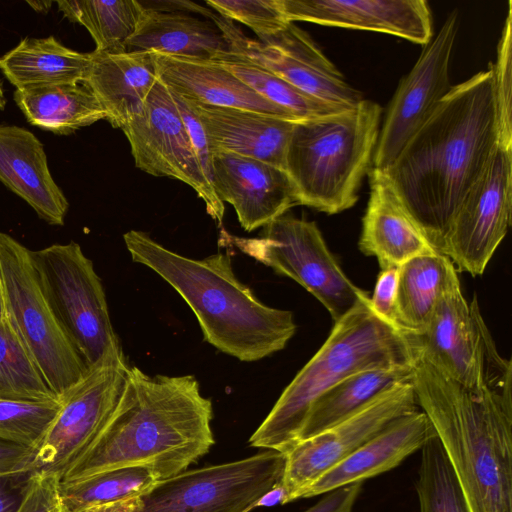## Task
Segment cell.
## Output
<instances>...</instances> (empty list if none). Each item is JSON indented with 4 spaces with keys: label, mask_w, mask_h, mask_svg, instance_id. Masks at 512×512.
<instances>
[{
    "label": "cell",
    "mask_w": 512,
    "mask_h": 512,
    "mask_svg": "<svg viewBox=\"0 0 512 512\" xmlns=\"http://www.w3.org/2000/svg\"><path fill=\"white\" fill-rule=\"evenodd\" d=\"M381 115L379 104L362 99L352 108L296 122L285 170L299 205L327 214L354 206L372 163Z\"/></svg>",
    "instance_id": "cell-6"
},
{
    "label": "cell",
    "mask_w": 512,
    "mask_h": 512,
    "mask_svg": "<svg viewBox=\"0 0 512 512\" xmlns=\"http://www.w3.org/2000/svg\"><path fill=\"white\" fill-rule=\"evenodd\" d=\"M129 366L122 347L115 349L60 398L61 407L34 458L35 473L61 481L89 450L117 406Z\"/></svg>",
    "instance_id": "cell-12"
},
{
    "label": "cell",
    "mask_w": 512,
    "mask_h": 512,
    "mask_svg": "<svg viewBox=\"0 0 512 512\" xmlns=\"http://www.w3.org/2000/svg\"><path fill=\"white\" fill-rule=\"evenodd\" d=\"M411 379L412 366L368 370L344 379L312 404L297 443L351 416L392 386Z\"/></svg>",
    "instance_id": "cell-31"
},
{
    "label": "cell",
    "mask_w": 512,
    "mask_h": 512,
    "mask_svg": "<svg viewBox=\"0 0 512 512\" xmlns=\"http://www.w3.org/2000/svg\"><path fill=\"white\" fill-rule=\"evenodd\" d=\"M56 4L70 22L87 29L94 51L112 54L128 51L127 43L145 10L136 0H58Z\"/></svg>",
    "instance_id": "cell-32"
},
{
    "label": "cell",
    "mask_w": 512,
    "mask_h": 512,
    "mask_svg": "<svg viewBox=\"0 0 512 512\" xmlns=\"http://www.w3.org/2000/svg\"><path fill=\"white\" fill-rule=\"evenodd\" d=\"M60 407V401L0 399V439L38 450Z\"/></svg>",
    "instance_id": "cell-36"
},
{
    "label": "cell",
    "mask_w": 512,
    "mask_h": 512,
    "mask_svg": "<svg viewBox=\"0 0 512 512\" xmlns=\"http://www.w3.org/2000/svg\"><path fill=\"white\" fill-rule=\"evenodd\" d=\"M412 362L405 334L374 311L369 295L361 298L335 321L325 343L284 389L249 444L286 453L297 443L312 404L327 390L360 372L411 367Z\"/></svg>",
    "instance_id": "cell-5"
},
{
    "label": "cell",
    "mask_w": 512,
    "mask_h": 512,
    "mask_svg": "<svg viewBox=\"0 0 512 512\" xmlns=\"http://www.w3.org/2000/svg\"><path fill=\"white\" fill-rule=\"evenodd\" d=\"M0 399L60 401L7 318L0 321Z\"/></svg>",
    "instance_id": "cell-34"
},
{
    "label": "cell",
    "mask_w": 512,
    "mask_h": 512,
    "mask_svg": "<svg viewBox=\"0 0 512 512\" xmlns=\"http://www.w3.org/2000/svg\"><path fill=\"white\" fill-rule=\"evenodd\" d=\"M127 47L202 60L229 51L228 43L214 23L146 6Z\"/></svg>",
    "instance_id": "cell-27"
},
{
    "label": "cell",
    "mask_w": 512,
    "mask_h": 512,
    "mask_svg": "<svg viewBox=\"0 0 512 512\" xmlns=\"http://www.w3.org/2000/svg\"><path fill=\"white\" fill-rule=\"evenodd\" d=\"M33 470L0 474V512H17L30 486Z\"/></svg>",
    "instance_id": "cell-41"
},
{
    "label": "cell",
    "mask_w": 512,
    "mask_h": 512,
    "mask_svg": "<svg viewBox=\"0 0 512 512\" xmlns=\"http://www.w3.org/2000/svg\"><path fill=\"white\" fill-rule=\"evenodd\" d=\"M457 31L458 13L454 10L399 84L379 131L373 169L386 171L393 164L449 92V63Z\"/></svg>",
    "instance_id": "cell-17"
},
{
    "label": "cell",
    "mask_w": 512,
    "mask_h": 512,
    "mask_svg": "<svg viewBox=\"0 0 512 512\" xmlns=\"http://www.w3.org/2000/svg\"><path fill=\"white\" fill-rule=\"evenodd\" d=\"M158 80L192 103L236 108L300 121L269 102L214 60L152 51Z\"/></svg>",
    "instance_id": "cell-21"
},
{
    "label": "cell",
    "mask_w": 512,
    "mask_h": 512,
    "mask_svg": "<svg viewBox=\"0 0 512 512\" xmlns=\"http://www.w3.org/2000/svg\"><path fill=\"white\" fill-rule=\"evenodd\" d=\"M209 15L230 52L328 104L352 108L362 100L310 36L293 23L275 35L256 40L246 36L231 20Z\"/></svg>",
    "instance_id": "cell-14"
},
{
    "label": "cell",
    "mask_w": 512,
    "mask_h": 512,
    "mask_svg": "<svg viewBox=\"0 0 512 512\" xmlns=\"http://www.w3.org/2000/svg\"><path fill=\"white\" fill-rule=\"evenodd\" d=\"M289 22L395 35L418 44L432 37V19L425 0H278Z\"/></svg>",
    "instance_id": "cell-19"
},
{
    "label": "cell",
    "mask_w": 512,
    "mask_h": 512,
    "mask_svg": "<svg viewBox=\"0 0 512 512\" xmlns=\"http://www.w3.org/2000/svg\"><path fill=\"white\" fill-rule=\"evenodd\" d=\"M211 60L230 71L264 99L285 109L300 121L349 109L316 99L230 51L222 52Z\"/></svg>",
    "instance_id": "cell-33"
},
{
    "label": "cell",
    "mask_w": 512,
    "mask_h": 512,
    "mask_svg": "<svg viewBox=\"0 0 512 512\" xmlns=\"http://www.w3.org/2000/svg\"><path fill=\"white\" fill-rule=\"evenodd\" d=\"M362 483H353L334 489L304 512H352L361 492Z\"/></svg>",
    "instance_id": "cell-43"
},
{
    "label": "cell",
    "mask_w": 512,
    "mask_h": 512,
    "mask_svg": "<svg viewBox=\"0 0 512 512\" xmlns=\"http://www.w3.org/2000/svg\"><path fill=\"white\" fill-rule=\"evenodd\" d=\"M285 454L264 450L237 461L157 481L135 512H249L281 485Z\"/></svg>",
    "instance_id": "cell-10"
},
{
    "label": "cell",
    "mask_w": 512,
    "mask_h": 512,
    "mask_svg": "<svg viewBox=\"0 0 512 512\" xmlns=\"http://www.w3.org/2000/svg\"><path fill=\"white\" fill-rule=\"evenodd\" d=\"M6 319V306H5V296H4V287L0 274V321Z\"/></svg>",
    "instance_id": "cell-46"
},
{
    "label": "cell",
    "mask_w": 512,
    "mask_h": 512,
    "mask_svg": "<svg viewBox=\"0 0 512 512\" xmlns=\"http://www.w3.org/2000/svg\"><path fill=\"white\" fill-rule=\"evenodd\" d=\"M370 196L362 220L359 248L378 260L381 269L437 252L408 215L384 171L371 169Z\"/></svg>",
    "instance_id": "cell-24"
},
{
    "label": "cell",
    "mask_w": 512,
    "mask_h": 512,
    "mask_svg": "<svg viewBox=\"0 0 512 512\" xmlns=\"http://www.w3.org/2000/svg\"><path fill=\"white\" fill-rule=\"evenodd\" d=\"M27 3L36 11L38 12H47L50 7H51V4L53 3L52 1H27Z\"/></svg>",
    "instance_id": "cell-45"
},
{
    "label": "cell",
    "mask_w": 512,
    "mask_h": 512,
    "mask_svg": "<svg viewBox=\"0 0 512 512\" xmlns=\"http://www.w3.org/2000/svg\"><path fill=\"white\" fill-rule=\"evenodd\" d=\"M512 210V147L496 146L445 236L442 254L457 271L481 275L507 234Z\"/></svg>",
    "instance_id": "cell-15"
},
{
    "label": "cell",
    "mask_w": 512,
    "mask_h": 512,
    "mask_svg": "<svg viewBox=\"0 0 512 512\" xmlns=\"http://www.w3.org/2000/svg\"><path fill=\"white\" fill-rule=\"evenodd\" d=\"M170 93L186 126L201 169L212 185V153L204 128L191 104L172 91H170Z\"/></svg>",
    "instance_id": "cell-40"
},
{
    "label": "cell",
    "mask_w": 512,
    "mask_h": 512,
    "mask_svg": "<svg viewBox=\"0 0 512 512\" xmlns=\"http://www.w3.org/2000/svg\"><path fill=\"white\" fill-rule=\"evenodd\" d=\"M123 239L134 262L177 291L195 314L204 340L219 351L252 362L284 349L294 336L293 313L262 303L236 277L228 254L192 259L138 230Z\"/></svg>",
    "instance_id": "cell-4"
},
{
    "label": "cell",
    "mask_w": 512,
    "mask_h": 512,
    "mask_svg": "<svg viewBox=\"0 0 512 512\" xmlns=\"http://www.w3.org/2000/svg\"><path fill=\"white\" fill-rule=\"evenodd\" d=\"M17 512H69L60 493V480L34 472Z\"/></svg>",
    "instance_id": "cell-39"
},
{
    "label": "cell",
    "mask_w": 512,
    "mask_h": 512,
    "mask_svg": "<svg viewBox=\"0 0 512 512\" xmlns=\"http://www.w3.org/2000/svg\"><path fill=\"white\" fill-rule=\"evenodd\" d=\"M504 22L496 62L490 65L497 118V144L512 147V6Z\"/></svg>",
    "instance_id": "cell-37"
},
{
    "label": "cell",
    "mask_w": 512,
    "mask_h": 512,
    "mask_svg": "<svg viewBox=\"0 0 512 512\" xmlns=\"http://www.w3.org/2000/svg\"><path fill=\"white\" fill-rule=\"evenodd\" d=\"M419 409L411 381L398 383L351 416L296 443L284 453L281 504L297 500L307 486L391 422Z\"/></svg>",
    "instance_id": "cell-16"
},
{
    "label": "cell",
    "mask_w": 512,
    "mask_h": 512,
    "mask_svg": "<svg viewBox=\"0 0 512 512\" xmlns=\"http://www.w3.org/2000/svg\"><path fill=\"white\" fill-rule=\"evenodd\" d=\"M157 481L149 467L127 466L60 482V493L69 512H135Z\"/></svg>",
    "instance_id": "cell-30"
},
{
    "label": "cell",
    "mask_w": 512,
    "mask_h": 512,
    "mask_svg": "<svg viewBox=\"0 0 512 512\" xmlns=\"http://www.w3.org/2000/svg\"><path fill=\"white\" fill-rule=\"evenodd\" d=\"M412 353L418 406L429 418L471 512H512L511 387L464 386Z\"/></svg>",
    "instance_id": "cell-3"
},
{
    "label": "cell",
    "mask_w": 512,
    "mask_h": 512,
    "mask_svg": "<svg viewBox=\"0 0 512 512\" xmlns=\"http://www.w3.org/2000/svg\"><path fill=\"white\" fill-rule=\"evenodd\" d=\"M396 289L397 268L383 269L378 275L373 295L370 297L374 311L392 324H394Z\"/></svg>",
    "instance_id": "cell-42"
},
{
    "label": "cell",
    "mask_w": 512,
    "mask_h": 512,
    "mask_svg": "<svg viewBox=\"0 0 512 512\" xmlns=\"http://www.w3.org/2000/svg\"><path fill=\"white\" fill-rule=\"evenodd\" d=\"M82 82L95 95L114 128L122 129L138 115L158 80L152 51H93Z\"/></svg>",
    "instance_id": "cell-25"
},
{
    "label": "cell",
    "mask_w": 512,
    "mask_h": 512,
    "mask_svg": "<svg viewBox=\"0 0 512 512\" xmlns=\"http://www.w3.org/2000/svg\"><path fill=\"white\" fill-rule=\"evenodd\" d=\"M0 181L51 225H63L68 201L54 181L43 144L29 130L0 124Z\"/></svg>",
    "instance_id": "cell-23"
},
{
    "label": "cell",
    "mask_w": 512,
    "mask_h": 512,
    "mask_svg": "<svg viewBox=\"0 0 512 512\" xmlns=\"http://www.w3.org/2000/svg\"><path fill=\"white\" fill-rule=\"evenodd\" d=\"M206 4L228 20L249 27L258 40L283 30L289 23L278 0H208Z\"/></svg>",
    "instance_id": "cell-38"
},
{
    "label": "cell",
    "mask_w": 512,
    "mask_h": 512,
    "mask_svg": "<svg viewBox=\"0 0 512 512\" xmlns=\"http://www.w3.org/2000/svg\"><path fill=\"white\" fill-rule=\"evenodd\" d=\"M212 186L223 203L233 206L246 232L264 227L299 205L286 170L237 154L212 155Z\"/></svg>",
    "instance_id": "cell-18"
},
{
    "label": "cell",
    "mask_w": 512,
    "mask_h": 512,
    "mask_svg": "<svg viewBox=\"0 0 512 512\" xmlns=\"http://www.w3.org/2000/svg\"><path fill=\"white\" fill-rule=\"evenodd\" d=\"M212 418V402L193 375L150 376L129 366L110 420L60 482L138 465L159 480L174 476L214 445Z\"/></svg>",
    "instance_id": "cell-2"
},
{
    "label": "cell",
    "mask_w": 512,
    "mask_h": 512,
    "mask_svg": "<svg viewBox=\"0 0 512 512\" xmlns=\"http://www.w3.org/2000/svg\"><path fill=\"white\" fill-rule=\"evenodd\" d=\"M121 130L137 168L189 185L204 201L207 213L222 223L224 203L204 175L177 105L162 82L157 80L142 111Z\"/></svg>",
    "instance_id": "cell-13"
},
{
    "label": "cell",
    "mask_w": 512,
    "mask_h": 512,
    "mask_svg": "<svg viewBox=\"0 0 512 512\" xmlns=\"http://www.w3.org/2000/svg\"><path fill=\"white\" fill-rule=\"evenodd\" d=\"M37 450L0 439V474L32 469Z\"/></svg>",
    "instance_id": "cell-44"
},
{
    "label": "cell",
    "mask_w": 512,
    "mask_h": 512,
    "mask_svg": "<svg viewBox=\"0 0 512 512\" xmlns=\"http://www.w3.org/2000/svg\"><path fill=\"white\" fill-rule=\"evenodd\" d=\"M459 285L454 264L440 252L404 262L397 267L395 326L407 333L422 331L442 296Z\"/></svg>",
    "instance_id": "cell-26"
},
{
    "label": "cell",
    "mask_w": 512,
    "mask_h": 512,
    "mask_svg": "<svg viewBox=\"0 0 512 512\" xmlns=\"http://www.w3.org/2000/svg\"><path fill=\"white\" fill-rule=\"evenodd\" d=\"M421 451L416 483L420 512H471L437 435L430 438Z\"/></svg>",
    "instance_id": "cell-35"
},
{
    "label": "cell",
    "mask_w": 512,
    "mask_h": 512,
    "mask_svg": "<svg viewBox=\"0 0 512 512\" xmlns=\"http://www.w3.org/2000/svg\"><path fill=\"white\" fill-rule=\"evenodd\" d=\"M403 333L413 351L457 383L470 388L511 387V361L497 351L477 296L469 304L460 285L442 296L422 331Z\"/></svg>",
    "instance_id": "cell-9"
},
{
    "label": "cell",
    "mask_w": 512,
    "mask_h": 512,
    "mask_svg": "<svg viewBox=\"0 0 512 512\" xmlns=\"http://www.w3.org/2000/svg\"><path fill=\"white\" fill-rule=\"evenodd\" d=\"M188 102L204 128L212 155L216 152L237 154L285 170L288 144L298 121Z\"/></svg>",
    "instance_id": "cell-22"
},
{
    "label": "cell",
    "mask_w": 512,
    "mask_h": 512,
    "mask_svg": "<svg viewBox=\"0 0 512 512\" xmlns=\"http://www.w3.org/2000/svg\"><path fill=\"white\" fill-rule=\"evenodd\" d=\"M41 291L65 337L89 368L121 348L105 291L92 261L79 244L30 250Z\"/></svg>",
    "instance_id": "cell-7"
},
{
    "label": "cell",
    "mask_w": 512,
    "mask_h": 512,
    "mask_svg": "<svg viewBox=\"0 0 512 512\" xmlns=\"http://www.w3.org/2000/svg\"><path fill=\"white\" fill-rule=\"evenodd\" d=\"M232 241L243 253L300 284L334 321L368 296L344 273L313 221L284 214L262 227L258 237Z\"/></svg>",
    "instance_id": "cell-11"
},
{
    "label": "cell",
    "mask_w": 512,
    "mask_h": 512,
    "mask_svg": "<svg viewBox=\"0 0 512 512\" xmlns=\"http://www.w3.org/2000/svg\"><path fill=\"white\" fill-rule=\"evenodd\" d=\"M13 99L30 124L58 135L106 119L101 104L82 83L16 89Z\"/></svg>",
    "instance_id": "cell-29"
},
{
    "label": "cell",
    "mask_w": 512,
    "mask_h": 512,
    "mask_svg": "<svg viewBox=\"0 0 512 512\" xmlns=\"http://www.w3.org/2000/svg\"><path fill=\"white\" fill-rule=\"evenodd\" d=\"M91 53L64 46L55 37L24 38L0 58V70L16 88L82 83Z\"/></svg>",
    "instance_id": "cell-28"
},
{
    "label": "cell",
    "mask_w": 512,
    "mask_h": 512,
    "mask_svg": "<svg viewBox=\"0 0 512 512\" xmlns=\"http://www.w3.org/2000/svg\"><path fill=\"white\" fill-rule=\"evenodd\" d=\"M5 104H6V101H5V98H4V91H3V88H2V84L0 82V110L4 109Z\"/></svg>",
    "instance_id": "cell-47"
},
{
    "label": "cell",
    "mask_w": 512,
    "mask_h": 512,
    "mask_svg": "<svg viewBox=\"0 0 512 512\" xmlns=\"http://www.w3.org/2000/svg\"><path fill=\"white\" fill-rule=\"evenodd\" d=\"M496 146L490 67L451 86L384 171L404 209L437 252Z\"/></svg>",
    "instance_id": "cell-1"
},
{
    "label": "cell",
    "mask_w": 512,
    "mask_h": 512,
    "mask_svg": "<svg viewBox=\"0 0 512 512\" xmlns=\"http://www.w3.org/2000/svg\"><path fill=\"white\" fill-rule=\"evenodd\" d=\"M29 249L0 232V274L6 318L50 389L60 398L88 367L71 346L38 284Z\"/></svg>",
    "instance_id": "cell-8"
},
{
    "label": "cell",
    "mask_w": 512,
    "mask_h": 512,
    "mask_svg": "<svg viewBox=\"0 0 512 512\" xmlns=\"http://www.w3.org/2000/svg\"><path fill=\"white\" fill-rule=\"evenodd\" d=\"M436 435L422 410L401 416L307 486L298 499L321 496L398 466Z\"/></svg>",
    "instance_id": "cell-20"
}]
</instances>
